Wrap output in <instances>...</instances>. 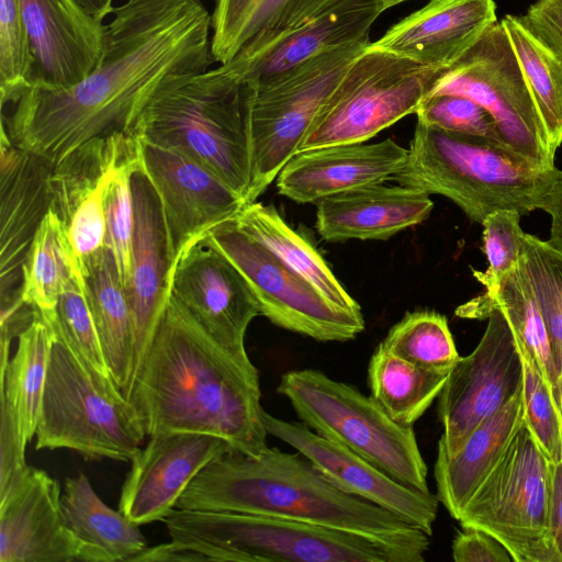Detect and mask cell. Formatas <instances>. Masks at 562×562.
I'll use <instances>...</instances> for the list:
<instances>
[{
    "instance_id": "cell-1",
    "label": "cell",
    "mask_w": 562,
    "mask_h": 562,
    "mask_svg": "<svg viewBox=\"0 0 562 562\" xmlns=\"http://www.w3.org/2000/svg\"><path fill=\"white\" fill-rule=\"evenodd\" d=\"M113 15L89 75L67 88L25 89L2 115L1 138L53 169L94 137L134 133L168 77L206 70L212 63V16L201 0H126Z\"/></svg>"
},
{
    "instance_id": "cell-2",
    "label": "cell",
    "mask_w": 562,
    "mask_h": 562,
    "mask_svg": "<svg viewBox=\"0 0 562 562\" xmlns=\"http://www.w3.org/2000/svg\"><path fill=\"white\" fill-rule=\"evenodd\" d=\"M126 398L146 436L203 432L252 457L268 448L257 368L216 341L170 293Z\"/></svg>"
},
{
    "instance_id": "cell-3",
    "label": "cell",
    "mask_w": 562,
    "mask_h": 562,
    "mask_svg": "<svg viewBox=\"0 0 562 562\" xmlns=\"http://www.w3.org/2000/svg\"><path fill=\"white\" fill-rule=\"evenodd\" d=\"M175 508L281 517L373 537L417 528L338 488L301 453L269 447L258 457L229 450L213 459Z\"/></svg>"
},
{
    "instance_id": "cell-4",
    "label": "cell",
    "mask_w": 562,
    "mask_h": 562,
    "mask_svg": "<svg viewBox=\"0 0 562 562\" xmlns=\"http://www.w3.org/2000/svg\"><path fill=\"white\" fill-rule=\"evenodd\" d=\"M170 539L216 562H423L429 536L419 528L373 537L281 517L172 509Z\"/></svg>"
},
{
    "instance_id": "cell-5",
    "label": "cell",
    "mask_w": 562,
    "mask_h": 562,
    "mask_svg": "<svg viewBox=\"0 0 562 562\" xmlns=\"http://www.w3.org/2000/svg\"><path fill=\"white\" fill-rule=\"evenodd\" d=\"M134 134L196 160L250 203V121L244 77L233 60L168 77L142 110Z\"/></svg>"
},
{
    "instance_id": "cell-6",
    "label": "cell",
    "mask_w": 562,
    "mask_h": 562,
    "mask_svg": "<svg viewBox=\"0 0 562 562\" xmlns=\"http://www.w3.org/2000/svg\"><path fill=\"white\" fill-rule=\"evenodd\" d=\"M558 168L539 165L493 139L417 122L398 184L454 202L482 223L498 210L541 209Z\"/></svg>"
},
{
    "instance_id": "cell-7",
    "label": "cell",
    "mask_w": 562,
    "mask_h": 562,
    "mask_svg": "<svg viewBox=\"0 0 562 562\" xmlns=\"http://www.w3.org/2000/svg\"><path fill=\"white\" fill-rule=\"evenodd\" d=\"M35 436L38 450L69 449L87 460L116 461H132L146 437L113 379L86 366L56 334Z\"/></svg>"
},
{
    "instance_id": "cell-8",
    "label": "cell",
    "mask_w": 562,
    "mask_h": 562,
    "mask_svg": "<svg viewBox=\"0 0 562 562\" xmlns=\"http://www.w3.org/2000/svg\"><path fill=\"white\" fill-rule=\"evenodd\" d=\"M277 392L319 436L369 460L398 482L430 492L413 427L396 423L370 395L316 369L281 375Z\"/></svg>"
},
{
    "instance_id": "cell-9",
    "label": "cell",
    "mask_w": 562,
    "mask_h": 562,
    "mask_svg": "<svg viewBox=\"0 0 562 562\" xmlns=\"http://www.w3.org/2000/svg\"><path fill=\"white\" fill-rule=\"evenodd\" d=\"M370 43L327 49L265 83L244 81L251 132L250 203L297 153L338 82Z\"/></svg>"
},
{
    "instance_id": "cell-10",
    "label": "cell",
    "mask_w": 562,
    "mask_h": 562,
    "mask_svg": "<svg viewBox=\"0 0 562 562\" xmlns=\"http://www.w3.org/2000/svg\"><path fill=\"white\" fill-rule=\"evenodd\" d=\"M551 472L522 419L458 521L497 539L514 562H559L550 537Z\"/></svg>"
},
{
    "instance_id": "cell-11",
    "label": "cell",
    "mask_w": 562,
    "mask_h": 562,
    "mask_svg": "<svg viewBox=\"0 0 562 562\" xmlns=\"http://www.w3.org/2000/svg\"><path fill=\"white\" fill-rule=\"evenodd\" d=\"M441 70L370 43L338 82L297 153L370 139L415 113Z\"/></svg>"
},
{
    "instance_id": "cell-12",
    "label": "cell",
    "mask_w": 562,
    "mask_h": 562,
    "mask_svg": "<svg viewBox=\"0 0 562 562\" xmlns=\"http://www.w3.org/2000/svg\"><path fill=\"white\" fill-rule=\"evenodd\" d=\"M438 94L475 101L491 114L506 147L539 165L554 167L555 150L502 22L493 24L440 71L427 97Z\"/></svg>"
},
{
    "instance_id": "cell-13",
    "label": "cell",
    "mask_w": 562,
    "mask_h": 562,
    "mask_svg": "<svg viewBox=\"0 0 562 562\" xmlns=\"http://www.w3.org/2000/svg\"><path fill=\"white\" fill-rule=\"evenodd\" d=\"M240 273L260 315L272 324L317 341H348L366 327L362 314L342 311L248 235L235 220L201 238Z\"/></svg>"
},
{
    "instance_id": "cell-14",
    "label": "cell",
    "mask_w": 562,
    "mask_h": 562,
    "mask_svg": "<svg viewBox=\"0 0 562 562\" xmlns=\"http://www.w3.org/2000/svg\"><path fill=\"white\" fill-rule=\"evenodd\" d=\"M476 348L460 357L439 395L438 416L442 435L437 451L457 452L468 436L522 391V358L513 331L496 308Z\"/></svg>"
},
{
    "instance_id": "cell-15",
    "label": "cell",
    "mask_w": 562,
    "mask_h": 562,
    "mask_svg": "<svg viewBox=\"0 0 562 562\" xmlns=\"http://www.w3.org/2000/svg\"><path fill=\"white\" fill-rule=\"evenodd\" d=\"M139 167L158 196L172 266L188 247L235 220L248 204L212 170L179 151L139 140Z\"/></svg>"
},
{
    "instance_id": "cell-16",
    "label": "cell",
    "mask_w": 562,
    "mask_h": 562,
    "mask_svg": "<svg viewBox=\"0 0 562 562\" xmlns=\"http://www.w3.org/2000/svg\"><path fill=\"white\" fill-rule=\"evenodd\" d=\"M262 420L268 435L294 448L338 488L395 514L429 537L432 535L439 506L437 495L398 482L369 460L319 436L303 423L284 420L266 411Z\"/></svg>"
},
{
    "instance_id": "cell-17",
    "label": "cell",
    "mask_w": 562,
    "mask_h": 562,
    "mask_svg": "<svg viewBox=\"0 0 562 562\" xmlns=\"http://www.w3.org/2000/svg\"><path fill=\"white\" fill-rule=\"evenodd\" d=\"M169 293L216 341L247 355L245 336L259 304L234 266L202 239L173 263Z\"/></svg>"
},
{
    "instance_id": "cell-18",
    "label": "cell",
    "mask_w": 562,
    "mask_h": 562,
    "mask_svg": "<svg viewBox=\"0 0 562 562\" xmlns=\"http://www.w3.org/2000/svg\"><path fill=\"white\" fill-rule=\"evenodd\" d=\"M149 438L131 461L119 501V510L138 525L164 520L196 474L233 450L225 440L203 432L172 431Z\"/></svg>"
},
{
    "instance_id": "cell-19",
    "label": "cell",
    "mask_w": 562,
    "mask_h": 562,
    "mask_svg": "<svg viewBox=\"0 0 562 562\" xmlns=\"http://www.w3.org/2000/svg\"><path fill=\"white\" fill-rule=\"evenodd\" d=\"M75 561L89 555L65 522L59 482L27 467L0 497V562Z\"/></svg>"
},
{
    "instance_id": "cell-20",
    "label": "cell",
    "mask_w": 562,
    "mask_h": 562,
    "mask_svg": "<svg viewBox=\"0 0 562 562\" xmlns=\"http://www.w3.org/2000/svg\"><path fill=\"white\" fill-rule=\"evenodd\" d=\"M34 59L32 85L67 88L99 61L105 25L75 0H19Z\"/></svg>"
},
{
    "instance_id": "cell-21",
    "label": "cell",
    "mask_w": 562,
    "mask_h": 562,
    "mask_svg": "<svg viewBox=\"0 0 562 562\" xmlns=\"http://www.w3.org/2000/svg\"><path fill=\"white\" fill-rule=\"evenodd\" d=\"M132 186L135 228L126 293L134 323L133 384L169 296L172 263L161 206L139 165L133 172Z\"/></svg>"
},
{
    "instance_id": "cell-22",
    "label": "cell",
    "mask_w": 562,
    "mask_h": 562,
    "mask_svg": "<svg viewBox=\"0 0 562 562\" xmlns=\"http://www.w3.org/2000/svg\"><path fill=\"white\" fill-rule=\"evenodd\" d=\"M0 148V285L3 304L21 296L25 257L50 210L52 168L3 138Z\"/></svg>"
},
{
    "instance_id": "cell-23",
    "label": "cell",
    "mask_w": 562,
    "mask_h": 562,
    "mask_svg": "<svg viewBox=\"0 0 562 562\" xmlns=\"http://www.w3.org/2000/svg\"><path fill=\"white\" fill-rule=\"evenodd\" d=\"M406 158L407 149L391 138L303 150L281 169L277 188L279 194L297 203H317L340 192L391 180Z\"/></svg>"
},
{
    "instance_id": "cell-24",
    "label": "cell",
    "mask_w": 562,
    "mask_h": 562,
    "mask_svg": "<svg viewBox=\"0 0 562 562\" xmlns=\"http://www.w3.org/2000/svg\"><path fill=\"white\" fill-rule=\"evenodd\" d=\"M495 9L494 0H430L371 46L445 69L497 22Z\"/></svg>"
},
{
    "instance_id": "cell-25",
    "label": "cell",
    "mask_w": 562,
    "mask_h": 562,
    "mask_svg": "<svg viewBox=\"0 0 562 562\" xmlns=\"http://www.w3.org/2000/svg\"><path fill=\"white\" fill-rule=\"evenodd\" d=\"M381 13L374 0H341L260 48L240 49L231 60L244 81L265 83L327 49L370 41L371 26Z\"/></svg>"
},
{
    "instance_id": "cell-26",
    "label": "cell",
    "mask_w": 562,
    "mask_h": 562,
    "mask_svg": "<svg viewBox=\"0 0 562 562\" xmlns=\"http://www.w3.org/2000/svg\"><path fill=\"white\" fill-rule=\"evenodd\" d=\"M316 228L330 243L386 240L428 218L429 194L383 182L327 196L317 203Z\"/></svg>"
},
{
    "instance_id": "cell-27",
    "label": "cell",
    "mask_w": 562,
    "mask_h": 562,
    "mask_svg": "<svg viewBox=\"0 0 562 562\" xmlns=\"http://www.w3.org/2000/svg\"><path fill=\"white\" fill-rule=\"evenodd\" d=\"M524 419L522 391L481 423L453 454L437 451V497L452 518L496 467Z\"/></svg>"
},
{
    "instance_id": "cell-28",
    "label": "cell",
    "mask_w": 562,
    "mask_h": 562,
    "mask_svg": "<svg viewBox=\"0 0 562 562\" xmlns=\"http://www.w3.org/2000/svg\"><path fill=\"white\" fill-rule=\"evenodd\" d=\"M341 0H216L213 59L225 64L240 49H257L300 27Z\"/></svg>"
},
{
    "instance_id": "cell-29",
    "label": "cell",
    "mask_w": 562,
    "mask_h": 562,
    "mask_svg": "<svg viewBox=\"0 0 562 562\" xmlns=\"http://www.w3.org/2000/svg\"><path fill=\"white\" fill-rule=\"evenodd\" d=\"M80 270L109 372L126 397L133 380L135 348L126 289L106 247L81 261Z\"/></svg>"
},
{
    "instance_id": "cell-30",
    "label": "cell",
    "mask_w": 562,
    "mask_h": 562,
    "mask_svg": "<svg viewBox=\"0 0 562 562\" xmlns=\"http://www.w3.org/2000/svg\"><path fill=\"white\" fill-rule=\"evenodd\" d=\"M492 308L504 315L522 360L543 378L553 395L558 374L550 339L532 284L520 261L497 284L460 305L454 313L461 318L481 319Z\"/></svg>"
},
{
    "instance_id": "cell-31",
    "label": "cell",
    "mask_w": 562,
    "mask_h": 562,
    "mask_svg": "<svg viewBox=\"0 0 562 562\" xmlns=\"http://www.w3.org/2000/svg\"><path fill=\"white\" fill-rule=\"evenodd\" d=\"M138 158L139 140L134 133L114 132L86 142L52 169L50 210L66 226L81 202L106 190L114 176Z\"/></svg>"
},
{
    "instance_id": "cell-32",
    "label": "cell",
    "mask_w": 562,
    "mask_h": 562,
    "mask_svg": "<svg viewBox=\"0 0 562 562\" xmlns=\"http://www.w3.org/2000/svg\"><path fill=\"white\" fill-rule=\"evenodd\" d=\"M61 510L67 527L87 547L89 562H131L147 547L140 525L105 505L83 473L65 480Z\"/></svg>"
},
{
    "instance_id": "cell-33",
    "label": "cell",
    "mask_w": 562,
    "mask_h": 562,
    "mask_svg": "<svg viewBox=\"0 0 562 562\" xmlns=\"http://www.w3.org/2000/svg\"><path fill=\"white\" fill-rule=\"evenodd\" d=\"M235 221L330 304L349 313L362 314L360 305L344 289L316 248L290 227L273 205L256 201L248 203Z\"/></svg>"
},
{
    "instance_id": "cell-34",
    "label": "cell",
    "mask_w": 562,
    "mask_h": 562,
    "mask_svg": "<svg viewBox=\"0 0 562 562\" xmlns=\"http://www.w3.org/2000/svg\"><path fill=\"white\" fill-rule=\"evenodd\" d=\"M54 339L50 323L34 308L33 321L19 335L16 351L1 371V395L12 408L26 445L36 431Z\"/></svg>"
},
{
    "instance_id": "cell-35",
    "label": "cell",
    "mask_w": 562,
    "mask_h": 562,
    "mask_svg": "<svg viewBox=\"0 0 562 562\" xmlns=\"http://www.w3.org/2000/svg\"><path fill=\"white\" fill-rule=\"evenodd\" d=\"M449 373L414 364L380 344L370 358L368 385L392 419L413 427L439 397Z\"/></svg>"
},
{
    "instance_id": "cell-36",
    "label": "cell",
    "mask_w": 562,
    "mask_h": 562,
    "mask_svg": "<svg viewBox=\"0 0 562 562\" xmlns=\"http://www.w3.org/2000/svg\"><path fill=\"white\" fill-rule=\"evenodd\" d=\"M80 271L61 220L49 210L32 240L22 267L23 301L40 311L52 313L68 283Z\"/></svg>"
},
{
    "instance_id": "cell-37",
    "label": "cell",
    "mask_w": 562,
    "mask_h": 562,
    "mask_svg": "<svg viewBox=\"0 0 562 562\" xmlns=\"http://www.w3.org/2000/svg\"><path fill=\"white\" fill-rule=\"evenodd\" d=\"M551 146L562 145V61L515 15L502 21Z\"/></svg>"
},
{
    "instance_id": "cell-38",
    "label": "cell",
    "mask_w": 562,
    "mask_h": 562,
    "mask_svg": "<svg viewBox=\"0 0 562 562\" xmlns=\"http://www.w3.org/2000/svg\"><path fill=\"white\" fill-rule=\"evenodd\" d=\"M381 345L419 367L451 371L460 359L445 315L429 310L406 313Z\"/></svg>"
},
{
    "instance_id": "cell-39",
    "label": "cell",
    "mask_w": 562,
    "mask_h": 562,
    "mask_svg": "<svg viewBox=\"0 0 562 562\" xmlns=\"http://www.w3.org/2000/svg\"><path fill=\"white\" fill-rule=\"evenodd\" d=\"M520 262L538 300L559 374L562 369V252L547 240L525 233Z\"/></svg>"
},
{
    "instance_id": "cell-40",
    "label": "cell",
    "mask_w": 562,
    "mask_h": 562,
    "mask_svg": "<svg viewBox=\"0 0 562 562\" xmlns=\"http://www.w3.org/2000/svg\"><path fill=\"white\" fill-rule=\"evenodd\" d=\"M42 314L48 319L55 334L86 366L111 376L92 317L81 270L63 291L55 310L52 313Z\"/></svg>"
},
{
    "instance_id": "cell-41",
    "label": "cell",
    "mask_w": 562,
    "mask_h": 562,
    "mask_svg": "<svg viewBox=\"0 0 562 562\" xmlns=\"http://www.w3.org/2000/svg\"><path fill=\"white\" fill-rule=\"evenodd\" d=\"M34 59L19 0H0L1 108L32 86Z\"/></svg>"
},
{
    "instance_id": "cell-42",
    "label": "cell",
    "mask_w": 562,
    "mask_h": 562,
    "mask_svg": "<svg viewBox=\"0 0 562 562\" xmlns=\"http://www.w3.org/2000/svg\"><path fill=\"white\" fill-rule=\"evenodd\" d=\"M137 161L124 166L112 179L105 194L106 248L111 251L125 289L131 273L135 228L132 177Z\"/></svg>"
},
{
    "instance_id": "cell-43",
    "label": "cell",
    "mask_w": 562,
    "mask_h": 562,
    "mask_svg": "<svg viewBox=\"0 0 562 562\" xmlns=\"http://www.w3.org/2000/svg\"><path fill=\"white\" fill-rule=\"evenodd\" d=\"M524 422L544 457L552 463L562 460V418L549 385L522 360Z\"/></svg>"
},
{
    "instance_id": "cell-44",
    "label": "cell",
    "mask_w": 562,
    "mask_h": 562,
    "mask_svg": "<svg viewBox=\"0 0 562 562\" xmlns=\"http://www.w3.org/2000/svg\"><path fill=\"white\" fill-rule=\"evenodd\" d=\"M520 217L517 211L498 210L481 223L488 267L485 272L473 271V274L485 289L497 284L519 265L525 234L519 224Z\"/></svg>"
},
{
    "instance_id": "cell-45",
    "label": "cell",
    "mask_w": 562,
    "mask_h": 562,
    "mask_svg": "<svg viewBox=\"0 0 562 562\" xmlns=\"http://www.w3.org/2000/svg\"><path fill=\"white\" fill-rule=\"evenodd\" d=\"M415 114L417 115V122L423 124L486 137L503 144L491 114L469 98L458 94L426 97L418 105Z\"/></svg>"
},
{
    "instance_id": "cell-46",
    "label": "cell",
    "mask_w": 562,
    "mask_h": 562,
    "mask_svg": "<svg viewBox=\"0 0 562 562\" xmlns=\"http://www.w3.org/2000/svg\"><path fill=\"white\" fill-rule=\"evenodd\" d=\"M106 190L81 202L66 224L68 238L79 263L106 247Z\"/></svg>"
},
{
    "instance_id": "cell-47",
    "label": "cell",
    "mask_w": 562,
    "mask_h": 562,
    "mask_svg": "<svg viewBox=\"0 0 562 562\" xmlns=\"http://www.w3.org/2000/svg\"><path fill=\"white\" fill-rule=\"evenodd\" d=\"M26 443L23 441L12 408L1 395L0 419V497L27 469Z\"/></svg>"
},
{
    "instance_id": "cell-48",
    "label": "cell",
    "mask_w": 562,
    "mask_h": 562,
    "mask_svg": "<svg viewBox=\"0 0 562 562\" xmlns=\"http://www.w3.org/2000/svg\"><path fill=\"white\" fill-rule=\"evenodd\" d=\"M452 559L456 562H514L497 539L472 528H462L453 539Z\"/></svg>"
},
{
    "instance_id": "cell-49",
    "label": "cell",
    "mask_w": 562,
    "mask_h": 562,
    "mask_svg": "<svg viewBox=\"0 0 562 562\" xmlns=\"http://www.w3.org/2000/svg\"><path fill=\"white\" fill-rule=\"evenodd\" d=\"M518 18L562 61V0H538Z\"/></svg>"
},
{
    "instance_id": "cell-50",
    "label": "cell",
    "mask_w": 562,
    "mask_h": 562,
    "mask_svg": "<svg viewBox=\"0 0 562 562\" xmlns=\"http://www.w3.org/2000/svg\"><path fill=\"white\" fill-rule=\"evenodd\" d=\"M195 562L206 561L200 553L188 549L181 543L170 539L168 543H161L154 547H146L136 554L131 562Z\"/></svg>"
},
{
    "instance_id": "cell-51",
    "label": "cell",
    "mask_w": 562,
    "mask_h": 562,
    "mask_svg": "<svg viewBox=\"0 0 562 562\" xmlns=\"http://www.w3.org/2000/svg\"><path fill=\"white\" fill-rule=\"evenodd\" d=\"M550 501V537L562 562V460L552 464Z\"/></svg>"
},
{
    "instance_id": "cell-52",
    "label": "cell",
    "mask_w": 562,
    "mask_h": 562,
    "mask_svg": "<svg viewBox=\"0 0 562 562\" xmlns=\"http://www.w3.org/2000/svg\"><path fill=\"white\" fill-rule=\"evenodd\" d=\"M541 210L551 216L549 245L562 252V170H558Z\"/></svg>"
},
{
    "instance_id": "cell-53",
    "label": "cell",
    "mask_w": 562,
    "mask_h": 562,
    "mask_svg": "<svg viewBox=\"0 0 562 562\" xmlns=\"http://www.w3.org/2000/svg\"><path fill=\"white\" fill-rule=\"evenodd\" d=\"M113 0H75V2L91 18L102 22L110 13H113Z\"/></svg>"
},
{
    "instance_id": "cell-54",
    "label": "cell",
    "mask_w": 562,
    "mask_h": 562,
    "mask_svg": "<svg viewBox=\"0 0 562 562\" xmlns=\"http://www.w3.org/2000/svg\"><path fill=\"white\" fill-rule=\"evenodd\" d=\"M553 398L555 401L557 407L562 418V369L558 374L557 387L553 393Z\"/></svg>"
},
{
    "instance_id": "cell-55",
    "label": "cell",
    "mask_w": 562,
    "mask_h": 562,
    "mask_svg": "<svg viewBox=\"0 0 562 562\" xmlns=\"http://www.w3.org/2000/svg\"><path fill=\"white\" fill-rule=\"evenodd\" d=\"M381 11H385L391 7H394L398 3L405 2L407 0H374Z\"/></svg>"
}]
</instances>
